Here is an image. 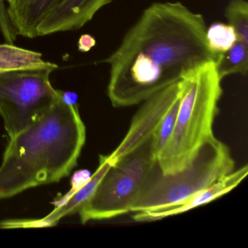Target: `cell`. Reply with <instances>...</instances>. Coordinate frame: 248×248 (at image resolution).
Segmentation results:
<instances>
[{"label": "cell", "mask_w": 248, "mask_h": 248, "mask_svg": "<svg viewBox=\"0 0 248 248\" xmlns=\"http://www.w3.org/2000/svg\"><path fill=\"white\" fill-rule=\"evenodd\" d=\"M178 108H179V95L162 119L159 127L152 136L154 149H155L156 158L163 150L173 133L175 124H176Z\"/></svg>", "instance_id": "2e32d148"}, {"label": "cell", "mask_w": 248, "mask_h": 248, "mask_svg": "<svg viewBox=\"0 0 248 248\" xmlns=\"http://www.w3.org/2000/svg\"><path fill=\"white\" fill-rule=\"evenodd\" d=\"M178 82L161 90L142 102L143 104L132 120L127 134L115 150L108 155L111 162H117L153 136L162 119L178 98Z\"/></svg>", "instance_id": "52a82bcc"}, {"label": "cell", "mask_w": 248, "mask_h": 248, "mask_svg": "<svg viewBox=\"0 0 248 248\" xmlns=\"http://www.w3.org/2000/svg\"><path fill=\"white\" fill-rule=\"evenodd\" d=\"M12 31V24L8 16L6 1L0 0V33L2 35H8Z\"/></svg>", "instance_id": "e0dca14e"}, {"label": "cell", "mask_w": 248, "mask_h": 248, "mask_svg": "<svg viewBox=\"0 0 248 248\" xmlns=\"http://www.w3.org/2000/svg\"><path fill=\"white\" fill-rule=\"evenodd\" d=\"M157 163L152 137L114 162L79 210L81 222L109 220L130 213Z\"/></svg>", "instance_id": "5b68a950"}, {"label": "cell", "mask_w": 248, "mask_h": 248, "mask_svg": "<svg viewBox=\"0 0 248 248\" xmlns=\"http://www.w3.org/2000/svg\"><path fill=\"white\" fill-rule=\"evenodd\" d=\"M113 164L114 162H111L108 155H100L99 165L92 176L88 178V181L80 186L78 189L72 191L71 192V196L68 197L67 200L62 205L56 207L48 216L38 220L20 219L5 220L0 223V228L17 229L49 227L55 226L62 217L71 213L79 211L80 207L91 198L100 181Z\"/></svg>", "instance_id": "9c48e42d"}, {"label": "cell", "mask_w": 248, "mask_h": 248, "mask_svg": "<svg viewBox=\"0 0 248 248\" xmlns=\"http://www.w3.org/2000/svg\"><path fill=\"white\" fill-rule=\"evenodd\" d=\"M113 0H63L39 24L37 37L76 31L93 18L99 10Z\"/></svg>", "instance_id": "ba28073f"}, {"label": "cell", "mask_w": 248, "mask_h": 248, "mask_svg": "<svg viewBox=\"0 0 248 248\" xmlns=\"http://www.w3.org/2000/svg\"><path fill=\"white\" fill-rule=\"evenodd\" d=\"M206 30L202 15L181 2H156L146 8L115 51L100 62L110 66L107 94L113 107L140 104L189 69L216 62Z\"/></svg>", "instance_id": "6da1fadb"}, {"label": "cell", "mask_w": 248, "mask_h": 248, "mask_svg": "<svg viewBox=\"0 0 248 248\" xmlns=\"http://www.w3.org/2000/svg\"><path fill=\"white\" fill-rule=\"evenodd\" d=\"M10 139L0 166V200L67 176L85 145L86 128L78 105L62 93L46 114Z\"/></svg>", "instance_id": "7a4b0ae2"}, {"label": "cell", "mask_w": 248, "mask_h": 248, "mask_svg": "<svg viewBox=\"0 0 248 248\" xmlns=\"http://www.w3.org/2000/svg\"><path fill=\"white\" fill-rule=\"evenodd\" d=\"M216 70L222 79L234 74L247 76L248 71V46L239 41L229 50L217 56Z\"/></svg>", "instance_id": "4fadbf2b"}, {"label": "cell", "mask_w": 248, "mask_h": 248, "mask_svg": "<svg viewBox=\"0 0 248 248\" xmlns=\"http://www.w3.org/2000/svg\"><path fill=\"white\" fill-rule=\"evenodd\" d=\"M221 81L213 61L189 69L180 79L176 124L157 157L163 173H175L186 168L203 145L214 139L213 124L223 94Z\"/></svg>", "instance_id": "3957f363"}, {"label": "cell", "mask_w": 248, "mask_h": 248, "mask_svg": "<svg viewBox=\"0 0 248 248\" xmlns=\"http://www.w3.org/2000/svg\"><path fill=\"white\" fill-rule=\"evenodd\" d=\"M6 1L7 4L8 5H10V4L13 3L14 2V0H5Z\"/></svg>", "instance_id": "d6986e66"}, {"label": "cell", "mask_w": 248, "mask_h": 248, "mask_svg": "<svg viewBox=\"0 0 248 248\" xmlns=\"http://www.w3.org/2000/svg\"><path fill=\"white\" fill-rule=\"evenodd\" d=\"M248 174V167L245 165L236 170H233L230 173L223 175L208 188L200 191L182 204L162 210L136 213L133 215V219L138 222L154 221L192 210L227 194L239 185Z\"/></svg>", "instance_id": "30bf717a"}, {"label": "cell", "mask_w": 248, "mask_h": 248, "mask_svg": "<svg viewBox=\"0 0 248 248\" xmlns=\"http://www.w3.org/2000/svg\"><path fill=\"white\" fill-rule=\"evenodd\" d=\"M96 45V40L93 36L89 34H84L79 37L78 43V50L81 53H88Z\"/></svg>", "instance_id": "ac0fdd59"}, {"label": "cell", "mask_w": 248, "mask_h": 248, "mask_svg": "<svg viewBox=\"0 0 248 248\" xmlns=\"http://www.w3.org/2000/svg\"><path fill=\"white\" fill-rule=\"evenodd\" d=\"M40 52L17 47L14 44H0V75L21 69L43 67L50 63Z\"/></svg>", "instance_id": "7c38bea8"}, {"label": "cell", "mask_w": 248, "mask_h": 248, "mask_svg": "<svg viewBox=\"0 0 248 248\" xmlns=\"http://www.w3.org/2000/svg\"><path fill=\"white\" fill-rule=\"evenodd\" d=\"M234 166L229 148L215 137L204 143L191 164L179 172L163 173L156 163L130 213L162 210L182 204L234 170Z\"/></svg>", "instance_id": "277c9868"}, {"label": "cell", "mask_w": 248, "mask_h": 248, "mask_svg": "<svg viewBox=\"0 0 248 248\" xmlns=\"http://www.w3.org/2000/svg\"><path fill=\"white\" fill-rule=\"evenodd\" d=\"M229 24L236 31L238 41L248 46V4L245 0H232L226 9Z\"/></svg>", "instance_id": "9a60e30c"}, {"label": "cell", "mask_w": 248, "mask_h": 248, "mask_svg": "<svg viewBox=\"0 0 248 248\" xmlns=\"http://www.w3.org/2000/svg\"><path fill=\"white\" fill-rule=\"evenodd\" d=\"M59 65L21 69L0 75V114L10 138L47 112L62 96L54 89L50 75Z\"/></svg>", "instance_id": "8992f818"}, {"label": "cell", "mask_w": 248, "mask_h": 248, "mask_svg": "<svg viewBox=\"0 0 248 248\" xmlns=\"http://www.w3.org/2000/svg\"><path fill=\"white\" fill-rule=\"evenodd\" d=\"M205 38L209 50L217 56L227 51L237 41L233 27L222 22L214 23L207 27Z\"/></svg>", "instance_id": "5bb4252c"}, {"label": "cell", "mask_w": 248, "mask_h": 248, "mask_svg": "<svg viewBox=\"0 0 248 248\" xmlns=\"http://www.w3.org/2000/svg\"><path fill=\"white\" fill-rule=\"evenodd\" d=\"M63 0H14L8 5L10 21L17 36L37 37V29L46 16Z\"/></svg>", "instance_id": "8fae6325"}]
</instances>
